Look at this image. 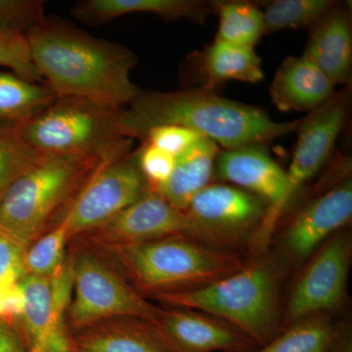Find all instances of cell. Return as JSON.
<instances>
[{
	"label": "cell",
	"mask_w": 352,
	"mask_h": 352,
	"mask_svg": "<svg viewBox=\"0 0 352 352\" xmlns=\"http://www.w3.org/2000/svg\"><path fill=\"white\" fill-rule=\"evenodd\" d=\"M25 38L43 82L56 96L124 109L140 92L131 78L138 57L122 44L95 38L56 16L46 17Z\"/></svg>",
	"instance_id": "1"
},
{
	"label": "cell",
	"mask_w": 352,
	"mask_h": 352,
	"mask_svg": "<svg viewBox=\"0 0 352 352\" xmlns=\"http://www.w3.org/2000/svg\"><path fill=\"white\" fill-rule=\"evenodd\" d=\"M298 122H275L263 109L204 87L168 92L140 90L122 116L124 134L132 140H144L153 127L175 124L198 132L223 150L266 148L296 131Z\"/></svg>",
	"instance_id": "2"
},
{
	"label": "cell",
	"mask_w": 352,
	"mask_h": 352,
	"mask_svg": "<svg viewBox=\"0 0 352 352\" xmlns=\"http://www.w3.org/2000/svg\"><path fill=\"white\" fill-rule=\"evenodd\" d=\"M116 159L41 155L0 199V227L29 247L57 217L63 219L102 164Z\"/></svg>",
	"instance_id": "3"
},
{
	"label": "cell",
	"mask_w": 352,
	"mask_h": 352,
	"mask_svg": "<svg viewBox=\"0 0 352 352\" xmlns=\"http://www.w3.org/2000/svg\"><path fill=\"white\" fill-rule=\"evenodd\" d=\"M140 294L153 296L200 289L244 267L242 259L184 235L104 248Z\"/></svg>",
	"instance_id": "4"
},
{
	"label": "cell",
	"mask_w": 352,
	"mask_h": 352,
	"mask_svg": "<svg viewBox=\"0 0 352 352\" xmlns=\"http://www.w3.org/2000/svg\"><path fill=\"white\" fill-rule=\"evenodd\" d=\"M279 287L277 266L261 261L203 288L154 298L170 307L197 310L226 322L261 347L279 331Z\"/></svg>",
	"instance_id": "5"
},
{
	"label": "cell",
	"mask_w": 352,
	"mask_h": 352,
	"mask_svg": "<svg viewBox=\"0 0 352 352\" xmlns=\"http://www.w3.org/2000/svg\"><path fill=\"white\" fill-rule=\"evenodd\" d=\"M122 111L78 97L57 96L17 131L43 156L120 157L131 152L133 143L122 129Z\"/></svg>",
	"instance_id": "6"
},
{
	"label": "cell",
	"mask_w": 352,
	"mask_h": 352,
	"mask_svg": "<svg viewBox=\"0 0 352 352\" xmlns=\"http://www.w3.org/2000/svg\"><path fill=\"white\" fill-rule=\"evenodd\" d=\"M71 258L73 291L67 314L71 333L110 319L156 320L162 308L148 302L96 252L76 249Z\"/></svg>",
	"instance_id": "7"
},
{
	"label": "cell",
	"mask_w": 352,
	"mask_h": 352,
	"mask_svg": "<svg viewBox=\"0 0 352 352\" xmlns=\"http://www.w3.org/2000/svg\"><path fill=\"white\" fill-rule=\"evenodd\" d=\"M267 212V205L254 194L228 183L212 182L183 210L184 236L223 250L254 239Z\"/></svg>",
	"instance_id": "8"
},
{
	"label": "cell",
	"mask_w": 352,
	"mask_h": 352,
	"mask_svg": "<svg viewBox=\"0 0 352 352\" xmlns=\"http://www.w3.org/2000/svg\"><path fill=\"white\" fill-rule=\"evenodd\" d=\"M23 309L17 326L30 347L41 352H76L67 322L73 291L71 254L50 277L21 279Z\"/></svg>",
	"instance_id": "9"
},
{
	"label": "cell",
	"mask_w": 352,
	"mask_h": 352,
	"mask_svg": "<svg viewBox=\"0 0 352 352\" xmlns=\"http://www.w3.org/2000/svg\"><path fill=\"white\" fill-rule=\"evenodd\" d=\"M150 191L136 153L102 164L76 197L63 220L72 238L105 223Z\"/></svg>",
	"instance_id": "10"
},
{
	"label": "cell",
	"mask_w": 352,
	"mask_h": 352,
	"mask_svg": "<svg viewBox=\"0 0 352 352\" xmlns=\"http://www.w3.org/2000/svg\"><path fill=\"white\" fill-rule=\"evenodd\" d=\"M214 177L254 194L267 205L263 226L252 240L256 248L263 249L292 200L287 170L270 156L266 148L221 149L215 162Z\"/></svg>",
	"instance_id": "11"
},
{
	"label": "cell",
	"mask_w": 352,
	"mask_h": 352,
	"mask_svg": "<svg viewBox=\"0 0 352 352\" xmlns=\"http://www.w3.org/2000/svg\"><path fill=\"white\" fill-rule=\"evenodd\" d=\"M351 256V244L347 235H336L323 245L292 291L285 318L287 325L342 305Z\"/></svg>",
	"instance_id": "12"
},
{
	"label": "cell",
	"mask_w": 352,
	"mask_h": 352,
	"mask_svg": "<svg viewBox=\"0 0 352 352\" xmlns=\"http://www.w3.org/2000/svg\"><path fill=\"white\" fill-rule=\"evenodd\" d=\"M351 98V88L346 87L300 120L295 151L287 170L292 198L332 157L349 118Z\"/></svg>",
	"instance_id": "13"
},
{
	"label": "cell",
	"mask_w": 352,
	"mask_h": 352,
	"mask_svg": "<svg viewBox=\"0 0 352 352\" xmlns=\"http://www.w3.org/2000/svg\"><path fill=\"white\" fill-rule=\"evenodd\" d=\"M186 227L184 212L150 190L105 223L82 236L108 248L184 235Z\"/></svg>",
	"instance_id": "14"
},
{
	"label": "cell",
	"mask_w": 352,
	"mask_h": 352,
	"mask_svg": "<svg viewBox=\"0 0 352 352\" xmlns=\"http://www.w3.org/2000/svg\"><path fill=\"white\" fill-rule=\"evenodd\" d=\"M152 324L173 352H251L256 346L226 322L197 310L161 309Z\"/></svg>",
	"instance_id": "15"
},
{
	"label": "cell",
	"mask_w": 352,
	"mask_h": 352,
	"mask_svg": "<svg viewBox=\"0 0 352 352\" xmlns=\"http://www.w3.org/2000/svg\"><path fill=\"white\" fill-rule=\"evenodd\" d=\"M351 217L352 182L347 176L296 212L285 229V249L292 258L302 261Z\"/></svg>",
	"instance_id": "16"
},
{
	"label": "cell",
	"mask_w": 352,
	"mask_h": 352,
	"mask_svg": "<svg viewBox=\"0 0 352 352\" xmlns=\"http://www.w3.org/2000/svg\"><path fill=\"white\" fill-rule=\"evenodd\" d=\"M305 57L325 74L335 87L351 85L352 21L347 4H335L310 27Z\"/></svg>",
	"instance_id": "17"
},
{
	"label": "cell",
	"mask_w": 352,
	"mask_h": 352,
	"mask_svg": "<svg viewBox=\"0 0 352 352\" xmlns=\"http://www.w3.org/2000/svg\"><path fill=\"white\" fill-rule=\"evenodd\" d=\"M72 15L83 25H102L131 14L156 15L166 21L185 19L205 22L215 13V1L201 0H80L72 6Z\"/></svg>",
	"instance_id": "18"
},
{
	"label": "cell",
	"mask_w": 352,
	"mask_h": 352,
	"mask_svg": "<svg viewBox=\"0 0 352 352\" xmlns=\"http://www.w3.org/2000/svg\"><path fill=\"white\" fill-rule=\"evenodd\" d=\"M335 85L305 55L285 58L270 87L271 101L281 112H310L335 94Z\"/></svg>",
	"instance_id": "19"
},
{
	"label": "cell",
	"mask_w": 352,
	"mask_h": 352,
	"mask_svg": "<svg viewBox=\"0 0 352 352\" xmlns=\"http://www.w3.org/2000/svg\"><path fill=\"white\" fill-rule=\"evenodd\" d=\"M76 352H173L151 322L115 318L72 332Z\"/></svg>",
	"instance_id": "20"
},
{
	"label": "cell",
	"mask_w": 352,
	"mask_h": 352,
	"mask_svg": "<svg viewBox=\"0 0 352 352\" xmlns=\"http://www.w3.org/2000/svg\"><path fill=\"white\" fill-rule=\"evenodd\" d=\"M220 151L221 148L210 139H198L176 157L170 177L153 192L183 212L192 199L212 183L215 162Z\"/></svg>",
	"instance_id": "21"
},
{
	"label": "cell",
	"mask_w": 352,
	"mask_h": 352,
	"mask_svg": "<svg viewBox=\"0 0 352 352\" xmlns=\"http://www.w3.org/2000/svg\"><path fill=\"white\" fill-rule=\"evenodd\" d=\"M201 69L205 78L203 87L214 90L229 80L258 83L264 78L261 59L254 48L215 38L201 53Z\"/></svg>",
	"instance_id": "22"
},
{
	"label": "cell",
	"mask_w": 352,
	"mask_h": 352,
	"mask_svg": "<svg viewBox=\"0 0 352 352\" xmlns=\"http://www.w3.org/2000/svg\"><path fill=\"white\" fill-rule=\"evenodd\" d=\"M251 352H351L324 314L310 315L289 324L283 333Z\"/></svg>",
	"instance_id": "23"
},
{
	"label": "cell",
	"mask_w": 352,
	"mask_h": 352,
	"mask_svg": "<svg viewBox=\"0 0 352 352\" xmlns=\"http://www.w3.org/2000/svg\"><path fill=\"white\" fill-rule=\"evenodd\" d=\"M56 97L44 82L25 80L12 72H0V127L17 129Z\"/></svg>",
	"instance_id": "24"
},
{
	"label": "cell",
	"mask_w": 352,
	"mask_h": 352,
	"mask_svg": "<svg viewBox=\"0 0 352 352\" xmlns=\"http://www.w3.org/2000/svg\"><path fill=\"white\" fill-rule=\"evenodd\" d=\"M219 30L215 39L254 48L265 34L263 10L249 1H215Z\"/></svg>",
	"instance_id": "25"
},
{
	"label": "cell",
	"mask_w": 352,
	"mask_h": 352,
	"mask_svg": "<svg viewBox=\"0 0 352 352\" xmlns=\"http://www.w3.org/2000/svg\"><path fill=\"white\" fill-rule=\"evenodd\" d=\"M332 0H272L264 2L265 34L310 28L335 4Z\"/></svg>",
	"instance_id": "26"
},
{
	"label": "cell",
	"mask_w": 352,
	"mask_h": 352,
	"mask_svg": "<svg viewBox=\"0 0 352 352\" xmlns=\"http://www.w3.org/2000/svg\"><path fill=\"white\" fill-rule=\"evenodd\" d=\"M69 239L68 227L62 219L50 232L41 235L25 250L23 263L24 276L54 275L66 259V245Z\"/></svg>",
	"instance_id": "27"
},
{
	"label": "cell",
	"mask_w": 352,
	"mask_h": 352,
	"mask_svg": "<svg viewBox=\"0 0 352 352\" xmlns=\"http://www.w3.org/2000/svg\"><path fill=\"white\" fill-rule=\"evenodd\" d=\"M41 157L25 144L17 129L0 127V199L9 185Z\"/></svg>",
	"instance_id": "28"
},
{
	"label": "cell",
	"mask_w": 352,
	"mask_h": 352,
	"mask_svg": "<svg viewBox=\"0 0 352 352\" xmlns=\"http://www.w3.org/2000/svg\"><path fill=\"white\" fill-rule=\"evenodd\" d=\"M47 17L43 0H0V31L27 36Z\"/></svg>",
	"instance_id": "29"
},
{
	"label": "cell",
	"mask_w": 352,
	"mask_h": 352,
	"mask_svg": "<svg viewBox=\"0 0 352 352\" xmlns=\"http://www.w3.org/2000/svg\"><path fill=\"white\" fill-rule=\"evenodd\" d=\"M0 66L10 69L12 73L25 80L43 82L32 62L24 34L0 31Z\"/></svg>",
	"instance_id": "30"
},
{
	"label": "cell",
	"mask_w": 352,
	"mask_h": 352,
	"mask_svg": "<svg viewBox=\"0 0 352 352\" xmlns=\"http://www.w3.org/2000/svg\"><path fill=\"white\" fill-rule=\"evenodd\" d=\"M135 153L139 168L151 191L168 182L175 168V156L150 144L147 141H142V144Z\"/></svg>",
	"instance_id": "31"
},
{
	"label": "cell",
	"mask_w": 352,
	"mask_h": 352,
	"mask_svg": "<svg viewBox=\"0 0 352 352\" xmlns=\"http://www.w3.org/2000/svg\"><path fill=\"white\" fill-rule=\"evenodd\" d=\"M201 138L203 136L198 132L187 127L163 124L150 129L143 141H147L150 144L176 157Z\"/></svg>",
	"instance_id": "32"
},
{
	"label": "cell",
	"mask_w": 352,
	"mask_h": 352,
	"mask_svg": "<svg viewBox=\"0 0 352 352\" xmlns=\"http://www.w3.org/2000/svg\"><path fill=\"white\" fill-rule=\"evenodd\" d=\"M25 250L24 245L0 227V285L24 276Z\"/></svg>",
	"instance_id": "33"
},
{
	"label": "cell",
	"mask_w": 352,
	"mask_h": 352,
	"mask_svg": "<svg viewBox=\"0 0 352 352\" xmlns=\"http://www.w3.org/2000/svg\"><path fill=\"white\" fill-rule=\"evenodd\" d=\"M31 347L17 324L0 320V352H30Z\"/></svg>",
	"instance_id": "34"
},
{
	"label": "cell",
	"mask_w": 352,
	"mask_h": 352,
	"mask_svg": "<svg viewBox=\"0 0 352 352\" xmlns=\"http://www.w3.org/2000/svg\"><path fill=\"white\" fill-rule=\"evenodd\" d=\"M30 352H41V351H39L38 347H32L31 351H30Z\"/></svg>",
	"instance_id": "35"
}]
</instances>
